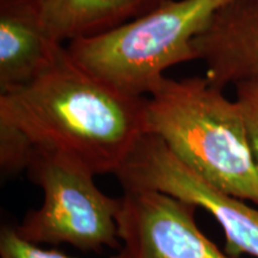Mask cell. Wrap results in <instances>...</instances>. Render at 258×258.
I'll use <instances>...</instances> for the list:
<instances>
[{"mask_svg": "<svg viewBox=\"0 0 258 258\" xmlns=\"http://www.w3.org/2000/svg\"><path fill=\"white\" fill-rule=\"evenodd\" d=\"M235 95L258 169V78L235 84Z\"/></svg>", "mask_w": 258, "mask_h": 258, "instance_id": "8fae6325", "label": "cell"}, {"mask_svg": "<svg viewBox=\"0 0 258 258\" xmlns=\"http://www.w3.org/2000/svg\"><path fill=\"white\" fill-rule=\"evenodd\" d=\"M0 258H76L57 250H46L17 233L16 228L4 227L0 235Z\"/></svg>", "mask_w": 258, "mask_h": 258, "instance_id": "7c38bea8", "label": "cell"}, {"mask_svg": "<svg viewBox=\"0 0 258 258\" xmlns=\"http://www.w3.org/2000/svg\"><path fill=\"white\" fill-rule=\"evenodd\" d=\"M28 171L44 199L16 227L22 238L96 252L118 247L116 217L121 199L109 198L97 188L91 171L72 158L41 148H35Z\"/></svg>", "mask_w": 258, "mask_h": 258, "instance_id": "277c9868", "label": "cell"}, {"mask_svg": "<svg viewBox=\"0 0 258 258\" xmlns=\"http://www.w3.org/2000/svg\"><path fill=\"white\" fill-rule=\"evenodd\" d=\"M115 175L124 190H156L203 208L221 225L226 252L258 258V209L202 179L157 135H143Z\"/></svg>", "mask_w": 258, "mask_h": 258, "instance_id": "5b68a950", "label": "cell"}, {"mask_svg": "<svg viewBox=\"0 0 258 258\" xmlns=\"http://www.w3.org/2000/svg\"><path fill=\"white\" fill-rule=\"evenodd\" d=\"M0 121L95 176L115 175L146 134V98L95 76L61 44L37 78L0 93Z\"/></svg>", "mask_w": 258, "mask_h": 258, "instance_id": "6da1fadb", "label": "cell"}, {"mask_svg": "<svg viewBox=\"0 0 258 258\" xmlns=\"http://www.w3.org/2000/svg\"><path fill=\"white\" fill-rule=\"evenodd\" d=\"M34 144L21 129L0 121V165L3 172L18 173L30 165Z\"/></svg>", "mask_w": 258, "mask_h": 258, "instance_id": "30bf717a", "label": "cell"}, {"mask_svg": "<svg viewBox=\"0 0 258 258\" xmlns=\"http://www.w3.org/2000/svg\"><path fill=\"white\" fill-rule=\"evenodd\" d=\"M205 77L164 78L146 99V133L196 175L258 206V169L243 112Z\"/></svg>", "mask_w": 258, "mask_h": 258, "instance_id": "7a4b0ae2", "label": "cell"}, {"mask_svg": "<svg viewBox=\"0 0 258 258\" xmlns=\"http://www.w3.org/2000/svg\"><path fill=\"white\" fill-rule=\"evenodd\" d=\"M232 0H165L114 30L67 43L84 69L129 95H150L175 64L195 60L192 42Z\"/></svg>", "mask_w": 258, "mask_h": 258, "instance_id": "3957f363", "label": "cell"}, {"mask_svg": "<svg viewBox=\"0 0 258 258\" xmlns=\"http://www.w3.org/2000/svg\"><path fill=\"white\" fill-rule=\"evenodd\" d=\"M57 43L92 37L140 17L165 0H24Z\"/></svg>", "mask_w": 258, "mask_h": 258, "instance_id": "9c48e42d", "label": "cell"}, {"mask_svg": "<svg viewBox=\"0 0 258 258\" xmlns=\"http://www.w3.org/2000/svg\"><path fill=\"white\" fill-rule=\"evenodd\" d=\"M60 46L24 0H0V93L37 78Z\"/></svg>", "mask_w": 258, "mask_h": 258, "instance_id": "ba28073f", "label": "cell"}, {"mask_svg": "<svg viewBox=\"0 0 258 258\" xmlns=\"http://www.w3.org/2000/svg\"><path fill=\"white\" fill-rule=\"evenodd\" d=\"M205 78L224 89L258 78V0H232L215 12L192 42Z\"/></svg>", "mask_w": 258, "mask_h": 258, "instance_id": "52a82bcc", "label": "cell"}, {"mask_svg": "<svg viewBox=\"0 0 258 258\" xmlns=\"http://www.w3.org/2000/svg\"><path fill=\"white\" fill-rule=\"evenodd\" d=\"M124 191L116 217L121 246L111 258H240L202 233L195 205L156 190Z\"/></svg>", "mask_w": 258, "mask_h": 258, "instance_id": "8992f818", "label": "cell"}]
</instances>
